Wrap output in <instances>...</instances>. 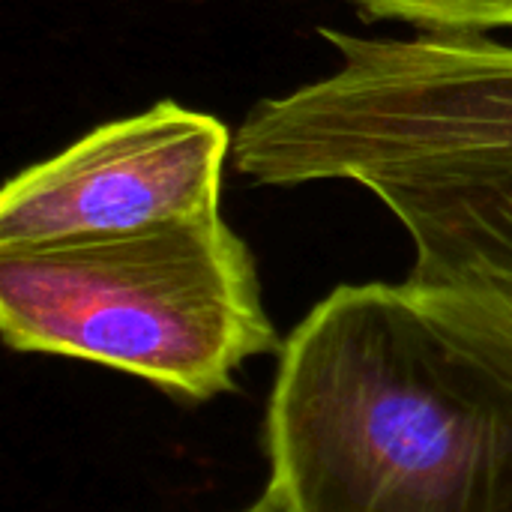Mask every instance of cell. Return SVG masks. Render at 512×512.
I'll return each mask as SVG.
<instances>
[{
	"mask_svg": "<svg viewBox=\"0 0 512 512\" xmlns=\"http://www.w3.org/2000/svg\"><path fill=\"white\" fill-rule=\"evenodd\" d=\"M267 456L294 512H512V291H330L279 348Z\"/></svg>",
	"mask_w": 512,
	"mask_h": 512,
	"instance_id": "cell-1",
	"label": "cell"
},
{
	"mask_svg": "<svg viewBox=\"0 0 512 512\" xmlns=\"http://www.w3.org/2000/svg\"><path fill=\"white\" fill-rule=\"evenodd\" d=\"M231 129L162 99L21 168L0 192V246L126 234L222 213Z\"/></svg>",
	"mask_w": 512,
	"mask_h": 512,
	"instance_id": "cell-3",
	"label": "cell"
},
{
	"mask_svg": "<svg viewBox=\"0 0 512 512\" xmlns=\"http://www.w3.org/2000/svg\"><path fill=\"white\" fill-rule=\"evenodd\" d=\"M240 512H294V507L282 498V492H279V489L267 486V492H264L255 504H249L246 510H240Z\"/></svg>",
	"mask_w": 512,
	"mask_h": 512,
	"instance_id": "cell-6",
	"label": "cell"
},
{
	"mask_svg": "<svg viewBox=\"0 0 512 512\" xmlns=\"http://www.w3.org/2000/svg\"><path fill=\"white\" fill-rule=\"evenodd\" d=\"M375 198L414 246V279L512 291V177L456 189H384Z\"/></svg>",
	"mask_w": 512,
	"mask_h": 512,
	"instance_id": "cell-4",
	"label": "cell"
},
{
	"mask_svg": "<svg viewBox=\"0 0 512 512\" xmlns=\"http://www.w3.org/2000/svg\"><path fill=\"white\" fill-rule=\"evenodd\" d=\"M369 18L411 24L432 36H489L512 30V0H348Z\"/></svg>",
	"mask_w": 512,
	"mask_h": 512,
	"instance_id": "cell-5",
	"label": "cell"
},
{
	"mask_svg": "<svg viewBox=\"0 0 512 512\" xmlns=\"http://www.w3.org/2000/svg\"><path fill=\"white\" fill-rule=\"evenodd\" d=\"M0 333L18 354L87 360L183 402L237 393V372L282 348L255 258L222 213L0 246Z\"/></svg>",
	"mask_w": 512,
	"mask_h": 512,
	"instance_id": "cell-2",
	"label": "cell"
}]
</instances>
